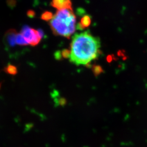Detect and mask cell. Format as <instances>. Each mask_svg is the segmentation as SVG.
<instances>
[{
    "instance_id": "8992f818",
    "label": "cell",
    "mask_w": 147,
    "mask_h": 147,
    "mask_svg": "<svg viewBox=\"0 0 147 147\" xmlns=\"http://www.w3.org/2000/svg\"><path fill=\"white\" fill-rule=\"evenodd\" d=\"M91 16L88 14L85 15L81 19L80 22L76 25V29L82 30L87 27H88L91 24Z\"/></svg>"
},
{
    "instance_id": "52a82bcc",
    "label": "cell",
    "mask_w": 147,
    "mask_h": 147,
    "mask_svg": "<svg viewBox=\"0 0 147 147\" xmlns=\"http://www.w3.org/2000/svg\"><path fill=\"white\" fill-rule=\"evenodd\" d=\"M4 70L6 73L11 75H15L18 73L16 67L11 64H8L5 67V68L4 69Z\"/></svg>"
},
{
    "instance_id": "7a4b0ae2",
    "label": "cell",
    "mask_w": 147,
    "mask_h": 147,
    "mask_svg": "<svg viewBox=\"0 0 147 147\" xmlns=\"http://www.w3.org/2000/svg\"><path fill=\"white\" fill-rule=\"evenodd\" d=\"M76 18L73 9L58 11L49 21V25L55 36L69 39L76 29Z\"/></svg>"
},
{
    "instance_id": "3957f363",
    "label": "cell",
    "mask_w": 147,
    "mask_h": 147,
    "mask_svg": "<svg viewBox=\"0 0 147 147\" xmlns=\"http://www.w3.org/2000/svg\"><path fill=\"white\" fill-rule=\"evenodd\" d=\"M21 33L28 44L33 47L36 46L40 42L44 35L42 31L36 30L26 25L22 28Z\"/></svg>"
},
{
    "instance_id": "4fadbf2b",
    "label": "cell",
    "mask_w": 147,
    "mask_h": 147,
    "mask_svg": "<svg viewBox=\"0 0 147 147\" xmlns=\"http://www.w3.org/2000/svg\"><path fill=\"white\" fill-rule=\"evenodd\" d=\"M1 84H0V88H1Z\"/></svg>"
},
{
    "instance_id": "ba28073f",
    "label": "cell",
    "mask_w": 147,
    "mask_h": 147,
    "mask_svg": "<svg viewBox=\"0 0 147 147\" xmlns=\"http://www.w3.org/2000/svg\"><path fill=\"white\" fill-rule=\"evenodd\" d=\"M16 44L19 45H27L28 43L27 42L26 39L22 36V34L18 33L16 36Z\"/></svg>"
},
{
    "instance_id": "8fae6325",
    "label": "cell",
    "mask_w": 147,
    "mask_h": 147,
    "mask_svg": "<svg viewBox=\"0 0 147 147\" xmlns=\"http://www.w3.org/2000/svg\"><path fill=\"white\" fill-rule=\"evenodd\" d=\"M27 16H28L30 18H33L35 16V13L34 11L30 10L27 12Z\"/></svg>"
},
{
    "instance_id": "5b68a950",
    "label": "cell",
    "mask_w": 147,
    "mask_h": 147,
    "mask_svg": "<svg viewBox=\"0 0 147 147\" xmlns=\"http://www.w3.org/2000/svg\"><path fill=\"white\" fill-rule=\"evenodd\" d=\"M17 32L13 29H11L6 33L5 40L8 47H13L16 44V36Z\"/></svg>"
},
{
    "instance_id": "277c9868",
    "label": "cell",
    "mask_w": 147,
    "mask_h": 147,
    "mask_svg": "<svg viewBox=\"0 0 147 147\" xmlns=\"http://www.w3.org/2000/svg\"><path fill=\"white\" fill-rule=\"evenodd\" d=\"M51 5L58 11L65 9H73L71 0H52Z\"/></svg>"
},
{
    "instance_id": "9c48e42d",
    "label": "cell",
    "mask_w": 147,
    "mask_h": 147,
    "mask_svg": "<svg viewBox=\"0 0 147 147\" xmlns=\"http://www.w3.org/2000/svg\"><path fill=\"white\" fill-rule=\"evenodd\" d=\"M53 16L51 12L46 11L42 14L41 19L44 21H50L53 19Z\"/></svg>"
},
{
    "instance_id": "7c38bea8",
    "label": "cell",
    "mask_w": 147,
    "mask_h": 147,
    "mask_svg": "<svg viewBox=\"0 0 147 147\" xmlns=\"http://www.w3.org/2000/svg\"><path fill=\"white\" fill-rule=\"evenodd\" d=\"M55 58L57 59H61V58H62L61 51H58L55 53Z\"/></svg>"
},
{
    "instance_id": "30bf717a",
    "label": "cell",
    "mask_w": 147,
    "mask_h": 147,
    "mask_svg": "<svg viewBox=\"0 0 147 147\" xmlns=\"http://www.w3.org/2000/svg\"><path fill=\"white\" fill-rule=\"evenodd\" d=\"M61 53L62 58H70V50H69L68 49H63L62 51H61Z\"/></svg>"
},
{
    "instance_id": "6da1fadb",
    "label": "cell",
    "mask_w": 147,
    "mask_h": 147,
    "mask_svg": "<svg viewBox=\"0 0 147 147\" xmlns=\"http://www.w3.org/2000/svg\"><path fill=\"white\" fill-rule=\"evenodd\" d=\"M101 43L89 31L75 34L70 45V62L77 65L89 64L100 53Z\"/></svg>"
}]
</instances>
